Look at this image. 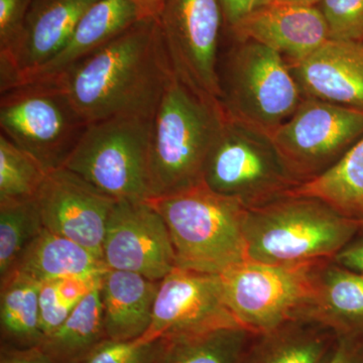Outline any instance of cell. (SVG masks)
<instances>
[{"label": "cell", "mask_w": 363, "mask_h": 363, "mask_svg": "<svg viewBox=\"0 0 363 363\" xmlns=\"http://www.w3.org/2000/svg\"><path fill=\"white\" fill-rule=\"evenodd\" d=\"M152 119L116 116L90 123L63 168L114 199H150Z\"/></svg>", "instance_id": "cell-6"}, {"label": "cell", "mask_w": 363, "mask_h": 363, "mask_svg": "<svg viewBox=\"0 0 363 363\" xmlns=\"http://www.w3.org/2000/svg\"><path fill=\"white\" fill-rule=\"evenodd\" d=\"M98 0H33L16 44L0 52V93L23 84L65 45Z\"/></svg>", "instance_id": "cell-15"}, {"label": "cell", "mask_w": 363, "mask_h": 363, "mask_svg": "<svg viewBox=\"0 0 363 363\" xmlns=\"http://www.w3.org/2000/svg\"><path fill=\"white\" fill-rule=\"evenodd\" d=\"M289 195L317 198L344 216L363 221V136L328 171Z\"/></svg>", "instance_id": "cell-25"}, {"label": "cell", "mask_w": 363, "mask_h": 363, "mask_svg": "<svg viewBox=\"0 0 363 363\" xmlns=\"http://www.w3.org/2000/svg\"><path fill=\"white\" fill-rule=\"evenodd\" d=\"M35 199L45 229L102 259L107 222L116 199L66 168L49 172Z\"/></svg>", "instance_id": "cell-14"}, {"label": "cell", "mask_w": 363, "mask_h": 363, "mask_svg": "<svg viewBox=\"0 0 363 363\" xmlns=\"http://www.w3.org/2000/svg\"><path fill=\"white\" fill-rule=\"evenodd\" d=\"M173 72L160 20H140L52 80L90 124L116 116L154 118Z\"/></svg>", "instance_id": "cell-1"}, {"label": "cell", "mask_w": 363, "mask_h": 363, "mask_svg": "<svg viewBox=\"0 0 363 363\" xmlns=\"http://www.w3.org/2000/svg\"><path fill=\"white\" fill-rule=\"evenodd\" d=\"M219 0H164L160 25L174 73L189 87L221 100Z\"/></svg>", "instance_id": "cell-11"}, {"label": "cell", "mask_w": 363, "mask_h": 363, "mask_svg": "<svg viewBox=\"0 0 363 363\" xmlns=\"http://www.w3.org/2000/svg\"><path fill=\"white\" fill-rule=\"evenodd\" d=\"M138 21V11L131 0H98L86 11L58 54L23 83L59 77Z\"/></svg>", "instance_id": "cell-18"}, {"label": "cell", "mask_w": 363, "mask_h": 363, "mask_svg": "<svg viewBox=\"0 0 363 363\" xmlns=\"http://www.w3.org/2000/svg\"><path fill=\"white\" fill-rule=\"evenodd\" d=\"M168 340L106 341L84 363H159Z\"/></svg>", "instance_id": "cell-31"}, {"label": "cell", "mask_w": 363, "mask_h": 363, "mask_svg": "<svg viewBox=\"0 0 363 363\" xmlns=\"http://www.w3.org/2000/svg\"><path fill=\"white\" fill-rule=\"evenodd\" d=\"M269 2V0H219L223 21L229 30L248 13Z\"/></svg>", "instance_id": "cell-34"}, {"label": "cell", "mask_w": 363, "mask_h": 363, "mask_svg": "<svg viewBox=\"0 0 363 363\" xmlns=\"http://www.w3.org/2000/svg\"><path fill=\"white\" fill-rule=\"evenodd\" d=\"M255 333L243 327L167 339L159 363H242Z\"/></svg>", "instance_id": "cell-26"}, {"label": "cell", "mask_w": 363, "mask_h": 363, "mask_svg": "<svg viewBox=\"0 0 363 363\" xmlns=\"http://www.w3.org/2000/svg\"><path fill=\"white\" fill-rule=\"evenodd\" d=\"M289 67L303 96L363 111V40H328Z\"/></svg>", "instance_id": "cell-17"}, {"label": "cell", "mask_w": 363, "mask_h": 363, "mask_svg": "<svg viewBox=\"0 0 363 363\" xmlns=\"http://www.w3.org/2000/svg\"><path fill=\"white\" fill-rule=\"evenodd\" d=\"M168 226L177 267L223 274L248 259L243 233L247 208L205 184L149 200Z\"/></svg>", "instance_id": "cell-4"}, {"label": "cell", "mask_w": 363, "mask_h": 363, "mask_svg": "<svg viewBox=\"0 0 363 363\" xmlns=\"http://www.w3.org/2000/svg\"><path fill=\"white\" fill-rule=\"evenodd\" d=\"M0 363H49L38 348L13 350L1 348Z\"/></svg>", "instance_id": "cell-36"}, {"label": "cell", "mask_w": 363, "mask_h": 363, "mask_svg": "<svg viewBox=\"0 0 363 363\" xmlns=\"http://www.w3.org/2000/svg\"><path fill=\"white\" fill-rule=\"evenodd\" d=\"M303 318L330 328L337 336L363 335V274L335 259L315 267L314 294Z\"/></svg>", "instance_id": "cell-20"}, {"label": "cell", "mask_w": 363, "mask_h": 363, "mask_svg": "<svg viewBox=\"0 0 363 363\" xmlns=\"http://www.w3.org/2000/svg\"><path fill=\"white\" fill-rule=\"evenodd\" d=\"M40 288V281L20 272L0 279L1 348L30 350L42 342Z\"/></svg>", "instance_id": "cell-24"}, {"label": "cell", "mask_w": 363, "mask_h": 363, "mask_svg": "<svg viewBox=\"0 0 363 363\" xmlns=\"http://www.w3.org/2000/svg\"><path fill=\"white\" fill-rule=\"evenodd\" d=\"M336 341L337 335L328 327L297 318L255 334L242 363H324Z\"/></svg>", "instance_id": "cell-21"}, {"label": "cell", "mask_w": 363, "mask_h": 363, "mask_svg": "<svg viewBox=\"0 0 363 363\" xmlns=\"http://www.w3.org/2000/svg\"><path fill=\"white\" fill-rule=\"evenodd\" d=\"M102 259L109 269L156 281L176 269L168 226L149 200H117L107 222Z\"/></svg>", "instance_id": "cell-13"}, {"label": "cell", "mask_w": 363, "mask_h": 363, "mask_svg": "<svg viewBox=\"0 0 363 363\" xmlns=\"http://www.w3.org/2000/svg\"><path fill=\"white\" fill-rule=\"evenodd\" d=\"M362 223L317 198L284 196L247 209L243 233L248 259L292 266L334 259Z\"/></svg>", "instance_id": "cell-3"}, {"label": "cell", "mask_w": 363, "mask_h": 363, "mask_svg": "<svg viewBox=\"0 0 363 363\" xmlns=\"http://www.w3.org/2000/svg\"><path fill=\"white\" fill-rule=\"evenodd\" d=\"M49 172L37 160L0 135V203L35 199Z\"/></svg>", "instance_id": "cell-28"}, {"label": "cell", "mask_w": 363, "mask_h": 363, "mask_svg": "<svg viewBox=\"0 0 363 363\" xmlns=\"http://www.w3.org/2000/svg\"><path fill=\"white\" fill-rule=\"evenodd\" d=\"M140 20H160L164 0H131Z\"/></svg>", "instance_id": "cell-37"}, {"label": "cell", "mask_w": 363, "mask_h": 363, "mask_svg": "<svg viewBox=\"0 0 363 363\" xmlns=\"http://www.w3.org/2000/svg\"><path fill=\"white\" fill-rule=\"evenodd\" d=\"M33 0H0V52L11 49L23 32Z\"/></svg>", "instance_id": "cell-32"}, {"label": "cell", "mask_w": 363, "mask_h": 363, "mask_svg": "<svg viewBox=\"0 0 363 363\" xmlns=\"http://www.w3.org/2000/svg\"><path fill=\"white\" fill-rule=\"evenodd\" d=\"M160 281L135 272L107 269L99 283L104 322L111 341H131L149 329Z\"/></svg>", "instance_id": "cell-19"}, {"label": "cell", "mask_w": 363, "mask_h": 363, "mask_svg": "<svg viewBox=\"0 0 363 363\" xmlns=\"http://www.w3.org/2000/svg\"><path fill=\"white\" fill-rule=\"evenodd\" d=\"M272 136L286 169L301 185L328 171L362 138L363 111L304 97Z\"/></svg>", "instance_id": "cell-10"}, {"label": "cell", "mask_w": 363, "mask_h": 363, "mask_svg": "<svg viewBox=\"0 0 363 363\" xmlns=\"http://www.w3.org/2000/svg\"><path fill=\"white\" fill-rule=\"evenodd\" d=\"M229 30L238 42L266 45L288 64L306 58L329 40L319 7L279 2L255 9Z\"/></svg>", "instance_id": "cell-16"}, {"label": "cell", "mask_w": 363, "mask_h": 363, "mask_svg": "<svg viewBox=\"0 0 363 363\" xmlns=\"http://www.w3.org/2000/svg\"><path fill=\"white\" fill-rule=\"evenodd\" d=\"M272 2H279V4H295V6H318L321 0H269Z\"/></svg>", "instance_id": "cell-38"}, {"label": "cell", "mask_w": 363, "mask_h": 363, "mask_svg": "<svg viewBox=\"0 0 363 363\" xmlns=\"http://www.w3.org/2000/svg\"><path fill=\"white\" fill-rule=\"evenodd\" d=\"M203 183L247 209L289 195L300 185L286 169L272 133L228 112L208 157Z\"/></svg>", "instance_id": "cell-5"}, {"label": "cell", "mask_w": 363, "mask_h": 363, "mask_svg": "<svg viewBox=\"0 0 363 363\" xmlns=\"http://www.w3.org/2000/svg\"><path fill=\"white\" fill-rule=\"evenodd\" d=\"M90 279H57L40 283V321L44 337L68 319L83 298L99 283Z\"/></svg>", "instance_id": "cell-29"}, {"label": "cell", "mask_w": 363, "mask_h": 363, "mask_svg": "<svg viewBox=\"0 0 363 363\" xmlns=\"http://www.w3.org/2000/svg\"><path fill=\"white\" fill-rule=\"evenodd\" d=\"M242 327L224 301L220 277L176 267L160 281L152 322L138 339H175Z\"/></svg>", "instance_id": "cell-12"}, {"label": "cell", "mask_w": 363, "mask_h": 363, "mask_svg": "<svg viewBox=\"0 0 363 363\" xmlns=\"http://www.w3.org/2000/svg\"><path fill=\"white\" fill-rule=\"evenodd\" d=\"M220 84L228 113L271 133L293 116L304 98L286 60L252 40L234 47Z\"/></svg>", "instance_id": "cell-8"}, {"label": "cell", "mask_w": 363, "mask_h": 363, "mask_svg": "<svg viewBox=\"0 0 363 363\" xmlns=\"http://www.w3.org/2000/svg\"><path fill=\"white\" fill-rule=\"evenodd\" d=\"M107 269L104 260L87 248L44 227L11 272H23L43 283L57 279L96 278Z\"/></svg>", "instance_id": "cell-22"}, {"label": "cell", "mask_w": 363, "mask_h": 363, "mask_svg": "<svg viewBox=\"0 0 363 363\" xmlns=\"http://www.w3.org/2000/svg\"><path fill=\"white\" fill-rule=\"evenodd\" d=\"M88 125L54 80L23 83L0 98L2 135L48 172L63 168Z\"/></svg>", "instance_id": "cell-7"}, {"label": "cell", "mask_w": 363, "mask_h": 363, "mask_svg": "<svg viewBox=\"0 0 363 363\" xmlns=\"http://www.w3.org/2000/svg\"><path fill=\"white\" fill-rule=\"evenodd\" d=\"M226 116L221 100L196 92L173 72L152 119L150 199L204 184L208 157Z\"/></svg>", "instance_id": "cell-2"}, {"label": "cell", "mask_w": 363, "mask_h": 363, "mask_svg": "<svg viewBox=\"0 0 363 363\" xmlns=\"http://www.w3.org/2000/svg\"><path fill=\"white\" fill-rule=\"evenodd\" d=\"M44 229L35 199L0 203V279Z\"/></svg>", "instance_id": "cell-27"}, {"label": "cell", "mask_w": 363, "mask_h": 363, "mask_svg": "<svg viewBox=\"0 0 363 363\" xmlns=\"http://www.w3.org/2000/svg\"><path fill=\"white\" fill-rule=\"evenodd\" d=\"M99 283L81 300L68 319L56 330L45 335L35 347L48 362L84 363L108 341L104 328Z\"/></svg>", "instance_id": "cell-23"}, {"label": "cell", "mask_w": 363, "mask_h": 363, "mask_svg": "<svg viewBox=\"0 0 363 363\" xmlns=\"http://www.w3.org/2000/svg\"><path fill=\"white\" fill-rule=\"evenodd\" d=\"M341 266L363 274V240L350 243L334 257Z\"/></svg>", "instance_id": "cell-35"}, {"label": "cell", "mask_w": 363, "mask_h": 363, "mask_svg": "<svg viewBox=\"0 0 363 363\" xmlns=\"http://www.w3.org/2000/svg\"><path fill=\"white\" fill-rule=\"evenodd\" d=\"M329 40H363V0H321Z\"/></svg>", "instance_id": "cell-30"}, {"label": "cell", "mask_w": 363, "mask_h": 363, "mask_svg": "<svg viewBox=\"0 0 363 363\" xmlns=\"http://www.w3.org/2000/svg\"><path fill=\"white\" fill-rule=\"evenodd\" d=\"M319 262L281 266L245 260L219 274L225 304L240 326L255 334L303 318Z\"/></svg>", "instance_id": "cell-9"}, {"label": "cell", "mask_w": 363, "mask_h": 363, "mask_svg": "<svg viewBox=\"0 0 363 363\" xmlns=\"http://www.w3.org/2000/svg\"><path fill=\"white\" fill-rule=\"evenodd\" d=\"M324 363H363V335L337 336Z\"/></svg>", "instance_id": "cell-33"}]
</instances>
